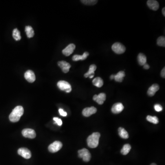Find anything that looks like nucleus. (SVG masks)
<instances>
[{"mask_svg": "<svg viewBox=\"0 0 165 165\" xmlns=\"http://www.w3.org/2000/svg\"><path fill=\"white\" fill-rule=\"evenodd\" d=\"M59 112L60 114L63 117H66L67 116V113L66 111H64V110L62 109H59Z\"/></svg>", "mask_w": 165, "mask_h": 165, "instance_id": "7c9ffc66", "label": "nucleus"}, {"mask_svg": "<svg viewBox=\"0 0 165 165\" xmlns=\"http://www.w3.org/2000/svg\"><path fill=\"white\" fill-rule=\"evenodd\" d=\"M57 86L59 89L66 92L70 93L72 91L71 85L69 82L64 80L59 81L57 82Z\"/></svg>", "mask_w": 165, "mask_h": 165, "instance_id": "20e7f679", "label": "nucleus"}, {"mask_svg": "<svg viewBox=\"0 0 165 165\" xmlns=\"http://www.w3.org/2000/svg\"><path fill=\"white\" fill-rule=\"evenodd\" d=\"M131 145L129 144H125L124 145L122 149L121 150V153L123 155H126L131 150Z\"/></svg>", "mask_w": 165, "mask_h": 165, "instance_id": "b1692460", "label": "nucleus"}, {"mask_svg": "<svg viewBox=\"0 0 165 165\" xmlns=\"http://www.w3.org/2000/svg\"><path fill=\"white\" fill-rule=\"evenodd\" d=\"M78 157L82 158L85 162H88L90 161L91 155L89 151L86 148H82L78 151Z\"/></svg>", "mask_w": 165, "mask_h": 165, "instance_id": "7ed1b4c3", "label": "nucleus"}, {"mask_svg": "<svg viewBox=\"0 0 165 165\" xmlns=\"http://www.w3.org/2000/svg\"><path fill=\"white\" fill-rule=\"evenodd\" d=\"M93 100L96 101L99 104H102L104 103L106 99V95L104 93L99 94V95H95L93 98Z\"/></svg>", "mask_w": 165, "mask_h": 165, "instance_id": "9b49d317", "label": "nucleus"}, {"mask_svg": "<svg viewBox=\"0 0 165 165\" xmlns=\"http://www.w3.org/2000/svg\"><path fill=\"white\" fill-rule=\"evenodd\" d=\"M147 4L148 8L154 11H157L159 8V4L157 1L155 0H148Z\"/></svg>", "mask_w": 165, "mask_h": 165, "instance_id": "2eb2a0df", "label": "nucleus"}, {"mask_svg": "<svg viewBox=\"0 0 165 165\" xmlns=\"http://www.w3.org/2000/svg\"><path fill=\"white\" fill-rule=\"evenodd\" d=\"M22 133L23 137L30 139H34L36 137L35 131L31 129H24L22 131Z\"/></svg>", "mask_w": 165, "mask_h": 165, "instance_id": "6e6552de", "label": "nucleus"}, {"mask_svg": "<svg viewBox=\"0 0 165 165\" xmlns=\"http://www.w3.org/2000/svg\"><path fill=\"white\" fill-rule=\"evenodd\" d=\"M151 165H156V164H155V163H152V164H151Z\"/></svg>", "mask_w": 165, "mask_h": 165, "instance_id": "e433bc0d", "label": "nucleus"}, {"mask_svg": "<svg viewBox=\"0 0 165 165\" xmlns=\"http://www.w3.org/2000/svg\"><path fill=\"white\" fill-rule=\"evenodd\" d=\"M24 109L21 106H18L15 107L9 115V120L12 122H17L20 120V118L23 114Z\"/></svg>", "mask_w": 165, "mask_h": 165, "instance_id": "f257e3e1", "label": "nucleus"}, {"mask_svg": "<svg viewBox=\"0 0 165 165\" xmlns=\"http://www.w3.org/2000/svg\"><path fill=\"white\" fill-rule=\"evenodd\" d=\"M161 76H162L163 78H165V67L162 69V71H161Z\"/></svg>", "mask_w": 165, "mask_h": 165, "instance_id": "2f4dec72", "label": "nucleus"}, {"mask_svg": "<svg viewBox=\"0 0 165 165\" xmlns=\"http://www.w3.org/2000/svg\"><path fill=\"white\" fill-rule=\"evenodd\" d=\"M138 60L140 65L144 66L145 63H146V57L143 53H140L138 56Z\"/></svg>", "mask_w": 165, "mask_h": 165, "instance_id": "6ab92c4d", "label": "nucleus"}, {"mask_svg": "<svg viewBox=\"0 0 165 165\" xmlns=\"http://www.w3.org/2000/svg\"><path fill=\"white\" fill-rule=\"evenodd\" d=\"M125 76L124 72L120 71L116 74L114 75L115 80L118 82H122L123 81V78Z\"/></svg>", "mask_w": 165, "mask_h": 165, "instance_id": "412c9836", "label": "nucleus"}, {"mask_svg": "<svg viewBox=\"0 0 165 165\" xmlns=\"http://www.w3.org/2000/svg\"><path fill=\"white\" fill-rule=\"evenodd\" d=\"M157 44L160 46H165V38L164 36H160L157 40Z\"/></svg>", "mask_w": 165, "mask_h": 165, "instance_id": "bb28decb", "label": "nucleus"}, {"mask_svg": "<svg viewBox=\"0 0 165 165\" xmlns=\"http://www.w3.org/2000/svg\"><path fill=\"white\" fill-rule=\"evenodd\" d=\"M160 87L157 84H154L149 88L148 90L147 94L150 96H153L155 95V93L159 89Z\"/></svg>", "mask_w": 165, "mask_h": 165, "instance_id": "dca6fc26", "label": "nucleus"}, {"mask_svg": "<svg viewBox=\"0 0 165 165\" xmlns=\"http://www.w3.org/2000/svg\"><path fill=\"white\" fill-rule=\"evenodd\" d=\"M25 30L27 36L29 38H32L34 36V30H33L32 27L30 26H26Z\"/></svg>", "mask_w": 165, "mask_h": 165, "instance_id": "5701e85b", "label": "nucleus"}, {"mask_svg": "<svg viewBox=\"0 0 165 165\" xmlns=\"http://www.w3.org/2000/svg\"><path fill=\"white\" fill-rule=\"evenodd\" d=\"M114 78V75H111L110 77V79H111V80H112V79H113Z\"/></svg>", "mask_w": 165, "mask_h": 165, "instance_id": "f704fd0d", "label": "nucleus"}, {"mask_svg": "<svg viewBox=\"0 0 165 165\" xmlns=\"http://www.w3.org/2000/svg\"><path fill=\"white\" fill-rule=\"evenodd\" d=\"M96 68H97V67L95 64H92V65H90L89 66V70L84 75L85 77L88 78L91 75H94L95 71L96 69Z\"/></svg>", "mask_w": 165, "mask_h": 165, "instance_id": "aec40b11", "label": "nucleus"}, {"mask_svg": "<svg viewBox=\"0 0 165 165\" xmlns=\"http://www.w3.org/2000/svg\"><path fill=\"white\" fill-rule=\"evenodd\" d=\"M100 136V133L98 132H96L88 137L87 140L88 146L91 148L97 147L99 144V139Z\"/></svg>", "mask_w": 165, "mask_h": 165, "instance_id": "f03ea898", "label": "nucleus"}, {"mask_svg": "<svg viewBox=\"0 0 165 165\" xmlns=\"http://www.w3.org/2000/svg\"><path fill=\"white\" fill-rule=\"evenodd\" d=\"M59 67H60L62 71L64 73H68L69 71L70 68L71 67L70 64L64 60L59 61L57 63Z\"/></svg>", "mask_w": 165, "mask_h": 165, "instance_id": "1a4fd4ad", "label": "nucleus"}, {"mask_svg": "<svg viewBox=\"0 0 165 165\" xmlns=\"http://www.w3.org/2000/svg\"><path fill=\"white\" fill-rule=\"evenodd\" d=\"M63 147V144L60 141H56L49 146L48 150L51 153H56L58 151Z\"/></svg>", "mask_w": 165, "mask_h": 165, "instance_id": "423d86ee", "label": "nucleus"}, {"mask_svg": "<svg viewBox=\"0 0 165 165\" xmlns=\"http://www.w3.org/2000/svg\"><path fill=\"white\" fill-rule=\"evenodd\" d=\"M24 78L27 81L31 83L34 82L36 79L34 73L31 70H28L24 74Z\"/></svg>", "mask_w": 165, "mask_h": 165, "instance_id": "f8f14e48", "label": "nucleus"}, {"mask_svg": "<svg viewBox=\"0 0 165 165\" xmlns=\"http://www.w3.org/2000/svg\"><path fill=\"white\" fill-rule=\"evenodd\" d=\"M92 83L96 87L100 88L103 85L104 82L102 79L100 77H96L93 80Z\"/></svg>", "mask_w": 165, "mask_h": 165, "instance_id": "a211bd4d", "label": "nucleus"}, {"mask_svg": "<svg viewBox=\"0 0 165 165\" xmlns=\"http://www.w3.org/2000/svg\"><path fill=\"white\" fill-rule=\"evenodd\" d=\"M154 108H155V110L156 111H157V112L162 111V109H163L162 106H161V104H155V106H154Z\"/></svg>", "mask_w": 165, "mask_h": 165, "instance_id": "c85d7f7f", "label": "nucleus"}, {"mask_svg": "<svg viewBox=\"0 0 165 165\" xmlns=\"http://www.w3.org/2000/svg\"><path fill=\"white\" fill-rule=\"evenodd\" d=\"M83 3L87 5H94L96 4L98 2L96 0H85V1H81Z\"/></svg>", "mask_w": 165, "mask_h": 165, "instance_id": "cd10ccee", "label": "nucleus"}, {"mask_svg": "<svg viewBox=\"0 0 165 165\" xmlns=\"http://www.w3.org/2000/svg\"><path fill=\"white\" fill-rule=\"evenodd\" d=\"M18 154L23 157L26 159H29L31 157V153L28 148H21L18 151Z\"/></svg>", "mask_w": 165, "mask_h": 165, "instance_id": "0eeeda50", "label": "nucleus"}, {"mask_svg": "<svg viewBox=\"0 0 165 165\" xmlns=\"http://www.w3.org/2000/svg\"><path fill=\"white\" fill-rule=\"evenodd\" d=\"M165 8H163V9H162V14H163V15L164 16H165Z\"/></svg>", "mask_w": 165, "mask_h": 165, "instance_id": "72a5a7b5", "label": "nucleus"}, {"mask_svg": "<svg viewBox=\"0 0 165 165\" xmlns=\"http://www.w3.org/2000/svg\"><path fill=\"white\" fill-rule=\"evenodd\" d=\"M76 46L74 44H70L63 50V53L66 56H69L73 53Z\"/></svg>", "mask_w": 165, "mask_h": 165, "instance_id": "ddd939ff", "label": "nucleus"}, {"mask_svg": "<svg viewBox=\"0 0 165 165\" xmlns=\"http://www.w3.org/2000/svg\"><path fill=\"white\" fill-rule=\"evenodd\" d=\"M12 36L16 41H20L21 38L20 31L17 29H14L12 32Z\"/></svg>", "mask_w": 165, "mask_h": 165, "instance_id": "393cba45", "label": "nucleus"}, {"mask_svg": "<svg viewBox=\"0 0 165 165\" xmlns=\"http://www.w3.org/2000/svg\"><path fill=\"white\" fill-rule=\"evenodd\" d=\"M94 76V75H90V76H89V78H93Z\"/></svg>", "mask_w": 165, "mask_h": 165, "instance_id": "c9c22d12", "label": "nucleus"}, {"mask_svg": "<svg viewBox=\"0 0 165 165\" xmlns=\"http://www.w3.org/2000/svg\"><path fill=\"white\" fill-rule=\"evenodd\" d=\"M118 133L119 136L122 139H126L129 138V133L124 129L120 127L118 129Z\"/></svg>", "mask_w": 165, "mask_h": 165, "instance_id": "4be33fe9", "label": "nucleus"}, {"mask_svg": "<svg viewBox=\"0 0 165 165\" xmlns=\"http://www.w3.org/2000/svg\"><path fill=\"white\" fill-rule=\"evenodd\" d=\"M53 120L55 122V123H57V125L58 126H61L63 124V122L61 119H59L58 118H53Z\"/></svg>", "mask_w": 165, "mask_h": 165, "instance_id": "c756f323", "label": "nucleus"}, {"mask_svg": "<svg viewBox=\"0 0 165 165\" xmlns=\"http://www.w3.org/2000/svg\"><path fill=\"white\" fill-rule=\"evenodd\" d=\"M97 111V109L95 107H87L82 110V114L85 117H89L92 115L96 113Z\"/></svg>", "mask_w": 165, "mask_h": 165, "instance_id": "9d476101", "label": "nucleus"}, {"mask_svg": "<svg viewBox=\"0 0 165 165\" xmlns=\"http://www.w3.org/2000/svg\"><path fill=\"white\" fill-rule=\"evenodd\" d=\"M124 106L121 103H117L113 104L111 108V111L114 114H118L123 111Z\"/></svg>", "mask_w": 165, "mask_h": 165, "instance_id": "4468645a", "label": "nucleus"}, {"mask_svg": "<svg viewBox=\"0 0 165 165\" xmlns=\"http://www.w3.org/2000/svg\"><path fill=\"white\" fill-rule=\"evenodd\" d=\"M147 120L150 122L154 123V124H157L159 122V119L156 116H148L146 118Z\"/></svg>", "mask_w": 165, "mask_h": 165, "instance_id": "a878e982", "label": "nucleus"}, {"mask_svg": "<svg viewBox=\"0 0 165 165\" xmlns=\"http://www.w3.org/2000/svg\"><path fill=\"white\" fill-rule=\"evenodd\" d=\"M112 51L115 53L118 54H122L124 53L126 51V48L122 44L119 42H116L111 47Z\"/></svg>", "mask_w": 165, "mask_h": 165, "instance_id": "39448f33", "label": "nucleus"}, {"mask_svg": "<svg viewBox=\"0 0 165 165\" xmlns=\"http://www.w3.org/2000/svg\"><path fill=\"white\" fill-rule=\"evenodd\" d=\"M144 68L145 69H148L150 68V66L148 65V64H147V63H145L144 65Z\"/></svg>", "mask_w": 165, "mask_h": 165, "instance_id": "473e14b6", "label": "nucleus"}, {"mask_svg": "<svg viewBox=\"0 0 165 165\" xmlns=\"http://www.w3.org/2000/svg\"><path fill=\"white\" fill-rule=\"evenodd\" d=\"M89 53L88 52H85L82 55H75L72 57L74 61H78L79 60H85L89 56Z\"/></svg>", "mask_w": 165, "mask_h": 165, "instance_id": "f3484780", "label": "nucleus"}]
</instances>
